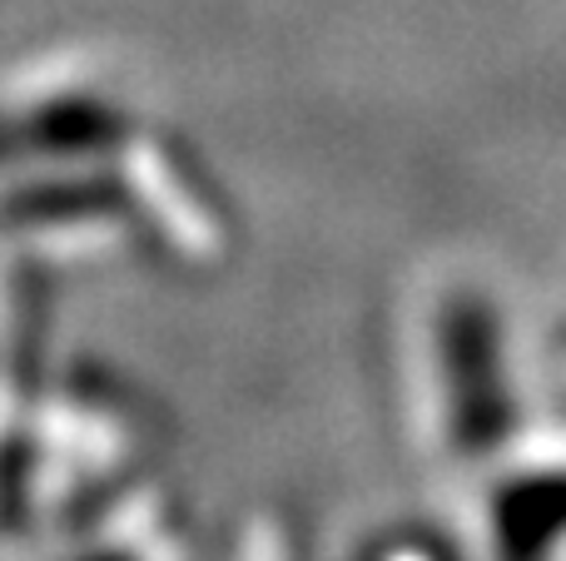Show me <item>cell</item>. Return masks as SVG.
<instances>
[{
    "instance_id": "6da1fadb",
    "label": "cell",
    "mask_w": 566,
    "mask_h": 561,
    "mask_svg": "<svg viewBox=\"0 0 566 561\" xmlns=\"http://www.w3.org/2000/svg\"><path fill=\"white\" fill-rule=\"evenodd\" d=\"M458 348L468 353V378H462V437L472 447L502 443L512 427V393L502 378V353H497V324L488 318V308H468L458 318Z\"/></svg>"
},
{
    "instance_id": "7a4b0ae2",
    "label": "cell",
    "mask_w": 566,
    "mask_h": 561,
    "mask_svg": "<svg viewBox=\"0 0 566 561\" xmlns=\"http://www.w3.org/2000/svg\"><path fill=\"white\" fill-rule=\"evenodd\" d=\"M566 532V473H537L502 502V561H547Z\"/></svg>"
}]
</instances>
